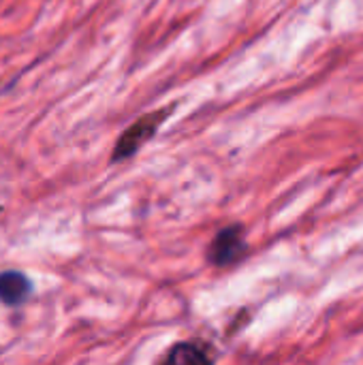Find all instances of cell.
I'll return each instance as SVG.
<instances>
[{
	"mask_svg": "<svg viewBox=\"0 0 363 365\" xmlns=\"http://www.w3.org/2000/svg\"><path fill=\"white\" fill-rule=\"evenodd\" d=\"M169 113H171V107H165V109L145 113V115H141L139 120H135V122L120 135V139L116 141L113 154H111V163H120V160H126V158H131L133 154H137V152L156 135V130L165 124V120L169 118Z\"/></svg>",
	"mask_w": 363,
	"mask_h": 365,
	"instance_id": "obj_1",
	"label": "cell"
},
{
	"mask_svg": "<svg viewBox=\"0 0 363 365\" xmlns=\"http://www.w3.org/2000/svg\"><path fill=\"white\" fill-rule=\"evenodd\" d=\"M248 252L246 229L244 225H227L223 227L208 246V261L214 267H231L242 261Z\"/></svg>",
	"mask_w": 363,
	"mask_h": 365,
	"instance_id": "obj_2",
	"label": "cell"
},
{
	"mask_svg": "<svg viewBox=\"0 0 363 365\" xmlns=\"http://www.w3.org/2000/svg\"><path fill=\"white\" fill-rule=\"evenodd\" d=\"M216 349L205 340H182L173 344L158 365H214Z\"/></svg>",
	"mask_w": 363,
	"mask_h": 365,
	"instance_id": "obj_3",
	"label": "cell"
},
{
	"mask_svg": "<svg viewBox=\"0 0 363 365\" xmlns=\"http://www.w3.org/2000/svg\"><path fill=\"white\" fill-rule=\"evenodd\" d=\"M32 295V282L26 274L9 269L0 274V302L4 306H19Z\"/></svg>",
	"mask_w": 363,
	"mask_h": 365,
	"instance_id": "obj_4",
	"label": "cell"
}]
</instances>
